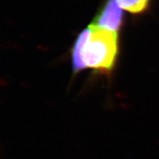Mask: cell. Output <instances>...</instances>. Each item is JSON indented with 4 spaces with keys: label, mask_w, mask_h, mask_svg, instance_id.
<instances>
[{
    "label": "cell",
    "mask_w": 159,
    "mask_h": 159,
    "mask_svg": "<svg viewBox=\"0 0 159 159\" xmlns=\"http://www.w3.org/2000/svg\"><path fill=\"white\" fill-rule=\"evenodd\" d=\"M122 8L116 0H108L94 19L92 25L117 33L122 25Z\"/></svg>",
    "instance_id": "cell-2"
},
{
    "label": "cell",
    "mask_w": 159,
    "mask_h": 159,
    "mask_svg": "<svg viewBox=\"0 0 159 159\" xmlns=\"http://www.w3.org/2000/svg\"><path fill=\"white\" fill-rule=\"evenodd\" d=\"M119 7L132 13H142L147 8L150 0H116Z\"/></svg>",
    "instance_id": "cell-3"
},
{
    "label": "cell",
    "mask_w": 159,
    "mask_h": 159,
    "mask_svg": "<svg viewBox=\"0 0 159 159\" xmlns=\"http://www.w3.org/2000/svg\"><path fill=\"white\" fill-rule=\"evenodd\" d=\"M118 55V35L91 25L77 38L72 49L75 72L85 68L109 72Z\"/></svg>",
    "instance_id": "cell-1"
}]
</instances>
